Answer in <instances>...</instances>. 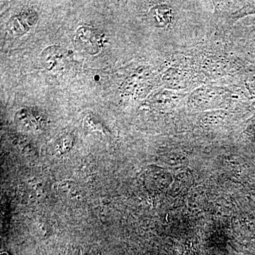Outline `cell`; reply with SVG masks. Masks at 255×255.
Masks as SVG:
<instances>
[{
	"label": "cell",
	"mask_w": 255,
	"mask_h": 255,
	"mask_svg": "<svg viewBox=\"0 0 255 255\" xmlns=\"http://www.w3.org/2000/svg\"><path fill=\"white\" fill-rule=\"evenodd\" d=\"M75 42L80 48L87 53L95 54L100 51V38L92 28H79L75 36Z\"/></svg>",
	"instance_id": "obj_3"
},
{
	"label": "cell",
	"mask_w": 255,
	"mask_h": 255,
	"mask_svg": "<svg viewBox=\"0 0 255 255\" xmlns=\"http://www.w3.org/2000/svg\"><path fill=\"white\" fill-rule=\"evenodd\" d=\"M6 255V254H4V255Z\"/></svg>",
	"instance_id": "obj_7"
},
{
	"label": "cell",
	"mask_w": 255,
	"mask_h": 255,
	"mask_svg": "<svg viewBox=\"0 0 255 255\" xmlns=\"http://www.w3.org/2000/svg\"><path fill=\"white\" fill-rule=\"evenodd\" d=\"M65 55L61 48L58 47H49L42 53V62L48 70L59 68L63 65Z\"/></svg>",
	"instance_id": "obj_4"
},
{
	"label": "cell",
	"mask_w": 255,
	"mask_h": 255,
	"mask_svg": "<svg viewBox=\"0 0 255 255\" xmlns=\"http://www.w3.org/2000/svg\"><path fill=\"white\" fill-rule=\"evenodd\" d=\"M38 19V16L33 11H26L14 15L6 26L8 33L18 36L24 34L31 29Z\"/></svg>",
	"instance_id": "obj_2"
},
{
	"label": "cell",
	"mask_w": 255,
	"mask_h": 255,
	"mask_svg": "<svg viewBox=\"0 0 255 255\" xmlns=\"http://www.w3.org/2000/svg\"><path fill=\"white\" fill-rule=\"evenodd\" d=\"M56 150L60 154L64 153L71 148L73 145V139L68 136L61 137L56 144Z\"/></svg>",
	"instance_id": "obj_6"
},
{
	"label": "cell",
	"mask_w": 255,
	"mask_h": 255,
	"mask_svg": "<svg viewBox=\"0 0 255 255\" xmlns=\"http://www.w3.org/2000/svg\"><path fill=\"white\" fill-rule=\"evenodd\" d=\"M15 122L23 130L36 131L45 127L46 118L44 114L33 109H23L16 114Z\"/></svg>",
	"instance_id": "obj_1"
},
{
	"label": "cell",
	"mask_w": 255,
	"mask_h": 255,
	"mask_svg": "<svg viewBox=\"0 0 255 255\" xmlns=\"http://www.w3.org/2000/svg\"><path fill=\"white\" fill-rule=\"evenodd\" d=\"M58 192L60 197L67 202H77L81 199L82 196L78 184L70 181L62 182L58 187Z\"/></svg>",
	"instance_id": "obj_5"
}]
</instances>
